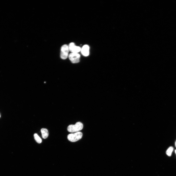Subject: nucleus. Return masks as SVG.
I'll return each mask as SVG.
<instances>
[{
	"label": "nucleus",
	"instance_id": "nucleus-5",
	"mask_svg": "<svg viewBox=\"0 0 176 176\" xmlns=\"http://www.w3.org/2000/svg\"><path fill=\"white\" fill-rule=\"evenodd\" d=\"M69 51L72 53H78L81 51V48L79 47L76 46L74 43H70L68 46Z\"/></svg>",
	"mask_w": 176,
	"mask_h": 176
},
{
	"label": "nucleus",
	"instance_id": "nucleus-3",
	"mask_svg": "<svg viewBox=\"0 0 176 176\" xmlns=\"http://www.w3.org/2000/svg\"><path fill=\"white\" fill-rule=\"evenodd\" d=\"M69 51L68 46L66 44L63 45L61 48L60 56L61 58L63 60L67 59L69 56Z\"/></svg>",
	"mask_w": 176,
	"mask_h": 176
},
{
	"label": "nucleus",
	"instance_id": "nucleus-7",
	"mask_svg": "<svg viewBox=\"0 0 176 176\" xmlns=\"http://www.w3.org/2000/svg\"><path fill=\"white\" fill-rule=\"evenodd\" d=\"M42 137L44 139L47 138L49 136V133L48 130L45 128H42L41 130Z\"/></svg>",
	"mask_w": 176,
	"mask_h": 176
},
{
	"label": "nucleus",
	"instance_id": "nucleus-6",
	"mask_svg": "<svg viewBox=\"0 0 176 176\" xmlns=\"http://www.w3.org/2000/svg\"><path fill=\"white\" fill-rule=\"evenodd\" d=\"M89 49L88 45H84L81 50L82 54L85 57L88 56L89 54Z\"/></svg>",
	"mask_w": 176,
	"mask_h": 176
},
{
	"label": "nucleus",
	"instance_id": "nucleus-10",
	"mask_svg": "<svg viewBox=\"0 0 176 176\" xmlns=\"http://www.w3.org/2000/svg\"><path fill=\"white\" fill-rule=\"evenodd\" d=\"M175 145L176 147V142H175Z\"/></svg>",
	"mask_w": 176,
	"mask_h": 176
},
{
	"label": "nucleus",
	"instance_id": "nucleus-1",
	"mask_svg": "<svg viewBox=\"0 0 176 176\" xmlns=\"http://www.w3.org/2000/svg\"><path fill=\"white\" fill-rule=\"evenodd\" d=\"M83 125L80 122H78L75 125H70L67 128L68 131L70 132H77L82 130L83 128Z\"/></svg>",
	"mask_w": 176,
	"mask_h": 176
},
{
	"label": "nucleus",
	"instance_id": "nucleus-12",
	"mask_svg": "<svg viewBox=\"0 0 176 176\" xmlns=\"http://www.w3.org/2000/svg\"></svg>",
	"mask_w": 176,
	"mask_h": 176
},
{
	"label": "nucleus",
	"instance_id": "nucleus-2",
	"mask_svg": "<svg viewBox=\"0 0 176 176\" xmlns=\"http://www.w3.org/2000/svg\"><path fill=\"white\" fill-rule=\"evenodd\" d=\"M82 134L81 132H79L69 134L68 136V139L69 141L72 142L77 141L81 139Z\"/></svg>",
	"mask_w": 176,
	"mask_h": 176
},
{
	"label": "nucleus",
	"instance_id": "nucleus-9",
	"mask_svg": "<svg viewBox=\"0 0 176 176\" xmlns=\"http://www.w3.org/2000/svg\"><path fill=\"white\" fill-rule=\"evenodd\" d=\"M173 148L172 147H169L166 152V153L167 155L169 156H171L173 150Z\"/></svg>",
	"mask_w": 176,
	"mask_h": 176
},
{
	"label": "nucleus",
	"instance_id": "nucleus-4",
	"mask_svg": "<svg viewBox=\"0 0 176 176\" xmlns=\"http://www.w3.org/2000/svg\"><path fill=\"white\" fill-rule=\"evenodd\" d=\"M68 57L70 60L73 63H77L79 62L80 56L78 53H71Z\"/></svg>",
	"mask_w": 176,
	"mask_h": 176
},
{
	"label": "nucleus",
	"instance_id": "nucleus-8",
	"mask_svg": "<svg viewBox=\"0 0 176 176\" xmlns=\"http://www.w3.org/2000/svg\"><path fill=\"white\" fill-rule=\"evenodd\" d=\"M34 138L36 142L38 143H41L42 142V140L36 134H35L34 135Z\"/></svg>",
	"mask_w": 176,
	"mask_h": 176
},
{
	"label": "nucleus",
	"instance_id": "nucleus-11",
	"mask_svg": "<svg viewBox=\"0 0 176 176\" xmlns=\"http://www.w3.org/2000/svg\"><path fill=\"white\" fill-rule=\"evenodd\" d=\"M175 153H176V150H175Z\"/></svg>",
	"mask_w": 176,
	"mask_h": 176
}]
</instances>
